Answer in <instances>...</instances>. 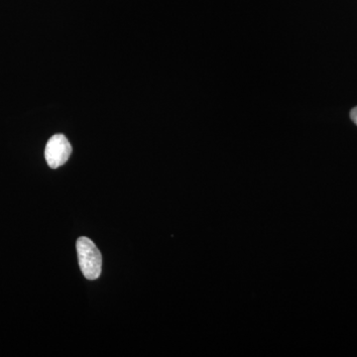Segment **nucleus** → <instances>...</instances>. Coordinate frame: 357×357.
Returning a JSON list of instances; mask_svg holds the SVG:
<instances>
[{"label": "nucleus", "instance_id": "f03ea898", "mask_svg": "<svg viewBox=\"0 0 357 357\" xmlns=\"http://www.w3.org/2000/svg\"><path fill=\"white\" fill-rule=\"evenodd\" d=\"M72 154L69 140L63 134L52 136L45 148V159L52 169L64 165Z\"/></svg>", "mask_w": 357, "mask_h": 357}, {"label": "nucleus", "instance_id": "f257e3e1", "mask_svg": "<svg viewBox=\"0 0 357 357\" xmlns=\"http://www.w3.org/2000/svg\"><path fill=\"white\" fill-rule=\"evenodd\" d=\"M77 257L82 273L88 280H96L102 274V256L95 243L88 237H79L77 241Z\"/></svg>", "mask_w": 357, "mask_h": 357}, {"label": "nucleus", "instance_id": "7ed1b4c3", "mask_svg": "<svg viewBox=\"0 0 357 357\" xmlns=\"http://www.w3.org/2000/svg\"><path fill=\"white\" fill-rule=\"evenodd\" d=\"M351 117L352 121H354V123H356L357 126V107H354V109L351 110Z\"/></svg>", "mask_w": 357, "mask_h": 357}]
</instances>
